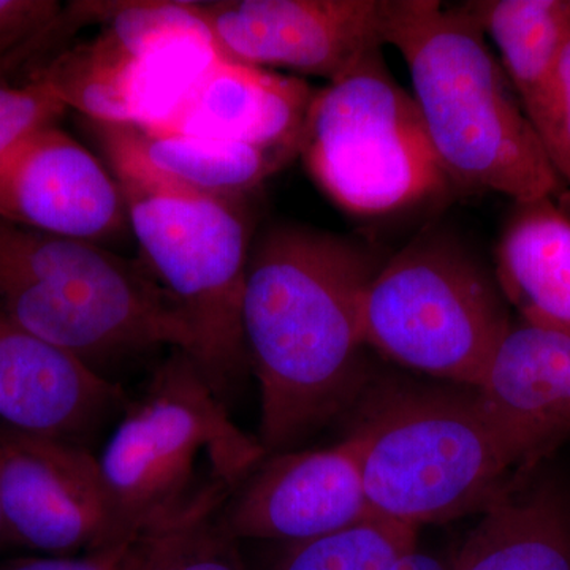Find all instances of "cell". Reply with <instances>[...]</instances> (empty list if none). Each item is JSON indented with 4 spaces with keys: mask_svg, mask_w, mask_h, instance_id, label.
Wrapping results in <instances>:
<instances>
[{
    "mask_svg": "<svg viewBox=\"0 0 570 570\" xmlns=\"http://www.w3.org/2000/svg\"><path fill=\"white\" fill-rule=\"evenodd\" d=\"M538 135L554 170L570 186V40L554 70L549 108Z\"/></svg>",
    "mask_w": 570,
    "mask_h": 570,
    "instance_id": "cell-24",
    "label": "cell"
},
{
    "mask_svg": "<svg viewBox=\"0 0 570 570\" xmlns=\"http://www.w3.org/2000/svg\"><path fill=\"white\" fill-rule=\"evenodd\" d=\"M0 219L99 243L122 230L127 214L115 176L52 124L0 159Z\"/></svg>",
    "mask_w": 570,
    "mask_h": 570,
    "instance_id": "cell-12",
    "label": "cell"
},
{
    "mask_svg": "<svg viewBox=\"0 0 570 570\" xmlns=\"http://www.w3.org/2000/svg\"><path fill=\"white\" fill-rule=\"evenodd\" d=\"M373 517L360 444L266 455L225 501L219 521L235 540L303 542Z\"/></svg>",
    "mask_w": 570,
    "mask_h": 570,
    "instance_id": "cell-11",
    "label": "cell"
},
{
    "mask_svg": "<svg viewBox=\"0 0 570 570\" xmlns=\"http://www.w3.org/2000/svg\"><path fill=\"white\" fill-rule=\"evenodd\" d=\"M382 40L407 66L412 99L456 193L512 202L560 193L564 183L464 3L384 0Z\"/></svg>",
    "mask_w": 570,
    "mask_h": 570,
    "instance_id": "cell-2",
    "label": "cell"
},
{
    "mask_svg": "<svg viewBox=\"0 0 570 570\" xmlns=\"http://www.w3.org/2000/svg\"><path fill=\"white\" fill-rule=\"evenodd\" d=\"M395 570H450L449 566L425 551L412 550L400 562Z\"/></svg>",
    "mask_w": 570,
    "mask_h": 570,
    "instance_id": "cell-26",
    "label": "cell"
},
{
    "mask_svg": "<svg viewBox=\"0 0 570 570\" xmlns=\"http://www.w3.org/2000/svg\"><path fill=\"white\" fill-rule=\"evenodd\" d=\"M62 9L56 0H0V80H26L45 61Z\"/></svg>",
    "mask_w": 570,
    "mask_h": 570,
    "instance_id": "cell-22",
    "label": "cell"
},
{
    "mask_svg": "<svg viewBox=\"0 0 570 570\" xmlns=\"http://www.w3.org/2000/svg\"><path fill=\"white\" fill-rule=\"evenodd\" d=\"M482 513L450 570H570V517L549 491L510 487Z\"/></svg>",
    "mask_w": 570,
    "mask_h": 570,
    "instance_id": "cell-19",
    "label": "cell"
},
{
    "mask_svg": "<svg viewBox=\"0 0 570 570\" xmlns=\"http://www.w3.org/2000/svg\"><path fill=\"white\" fill-rule=\"evenodd\" d=\"M99 459L105 485L132 538L163 527L214 482L198 463L238 489L266 459L261 441L236 426L197 362L171 351L127 403Z\"/></svg>",
    "mask_w": 570,
    "mask_h": 570,
    "instance_id": "cell-6",
    "label": "cell"
},
{
    "mask_svg": "<svg viewBox=\"0 0 570 570\" xmlns=\"http://www.w3.org/2000/svg\"><path fill=\"white\" fill-rule=\"evenodd\" d=\"M92 124L105 153L122 154L168 181L220 197L253 194L288 160L245 142Z\"/></svg>",
    "mask_w": 570,
    "mask_h": 570,
    "instance_id": "cell-17",
    "label": "cell"
},
{
    "mask_svg": "<svg viewBox=\"0 0 570 570\" xmlns=\"http://www.w3.org/2000/svg\"><path fill=\"white\" fill-rule=\"evenodd\" d=\"M6 542H9V540H7L6 530H3L2 515H0V546Z\"/></svg>",
    "mask_w": 570,
    "mask_h": 570,
    "instance_id": "cell-28",
    "label": "cell"
},
{
    "mask_svg": "<svg viewBox=\"0 0 570 570\" xmlns=\"http://www.w3.org/2000/svg\"><path fill=\"white\" fill-rule=\"evenodd\" d=\"M417 549V530L370 517L332 534L285 543L269 570H395Z\"/></svg>",
    "mask_w": 570,
    "mask_h": 570,
    "instance_id": "cell-21",
    "label": "cell"
},
{
    "mask_svg": "<svg viewBox=\"0 0 570 570\" xmlns=\"http://www.w3.org/2000/svg\"><path fill=\"white\" fill-rule=\"evenodd\" d=\"M314 94L299 78L220 55L153 132L245 142L292 159Z\"/></svg>",
    "mask_w": 570,
    "mask_h": 570,
    "instance_id": "cell-15",
    "label": "cell"
},
{
    "mask_svg": "<svg viewBox=\"0 0 570 570\" xmlns=\"http://www.w3.org/2000/svg\"><path fill=\"white\" fill-rule=\"evenodd\" d=\"M135 561H137V553H135ZM137 570H140V569H138V561H137Z\"/></svg>",
    "mask_w": 570,
    "mask_h": 570,
    "instance_id": "cell-29",
    "label": "cell"
},
{
    "mask_svg": "<svg viewBox=\"0 0 570 570\" xmlns=\"http://www.w3.org/2000/svg\"><path fill=\"white\" fill-rule=\"evenodd\" d=\"M66 111L40 82L0 80V159L37 130L58 124Z\"/></svg>",
    "mask_w": 570,
    "mask_h": 570,
    "instance_id": "cell-23",
    "label": "cell"
},
{
    "mask_svg": "<svg viewBox=\"0 0 570 570\" xmlns=\"http://www.w3.org/2000/svg\"><path fill=\"white\" fill-rule=\"evenodd\" d=\"M472 392L521 460L532 463L570 434V335L510 321Z\"/></svg>",
    "mask_w": 570,
    "mask_h": 570,
    "instance_id": "cell-14",
    "label": "cell"
},
{
    "mask_svg": "<svg viewBox=\"0 0 570 570\" xmlns=\"http://www.w3.org/2000/svg\"><path fill=\"white\" fill-rule=\"evenodd\" d=\"M491 265L517 317L570 335V217L554 197L512 202Z\"/></svg>",
    "mask_w": 570,
    "mask_h": 570,
    "instance_id": "cell-16",
    "label": "cell"
},
{
    "mask_svg": "<svg viewBox=\"0 0 570 570\" xmlns=\"http://www.w3.org/2000/svg\"><path fill=\"white\" fill-rule=\"evenodd\" d=\"M234 493L214 482L193 504L135 542L140 570H246L219 513Z\"/></svg>",
    "mask_w": 570,
    "mask_h": 570,
    "instance_id": "cell-20",
    "label": "cell"
},
{
    "mask_svg": "<svg viewBox=\"0 0 570 570\" xmlns=\"http://www.w3.org/2000/svg\"><path fill=\"white\" fill-rule=\"evenodd\" d=\"M510 321L493 265L444 227H426L385 258L363 296L367 348L469 389Z\"/></svg>",
    "mask_w": 570,
    "mask_h": 570,
    "instance_id": "cell-8",
    "label": "cell"
},
{
    "mask_svg": "<svg viewBox=\"0 0 570 570\" xmlns=\"http://www.w3.org/2000/svg\"><path fill=\"white\" fill-rule=\"evenodd\" d=\"M539 132L551 82L570 40V0H472L464 2Z\"/></svg>",
    "mask_w": 570,
    "mask_h": 570,
    "instance_id": "cell-18",
    "label": "cell"
},
{
    "mask_svg": "<svg viewBox=\"0 0 570 570\" xmlns=\"http://www.w3.org/2000/svg\"><path fill=\"white\" fill-rule=\"evenodd\" d=\"M352 436L373 515L417 531L483 512L527 464L474 392L397 390L374 401Z\"/></svg>",
    "mask_w": 570,
    "mask_h": 570,
    "instance_id": "cell-5",
    "label": "cell"
},
{
    "mask_svg": "<svg viewBox=\"0 0 570 570\" xmlns=\"http://www.w3.org/2000/svg\"><path fill=\"white\" fill-rule=\"evenodd\" d=\"M384 0H219L197 13L235 61L335 81L366 51L384 47Z\"/></svg>",
    "mask_w": 570,
    "mask_h": 570,
    "instance_id": "cell-10",
    "label": "cell"
},
{
    "mask_svg": "<svg viewBox=\"0 0 570 570\" xmlns=\"http://www.w3.org/2000/svg\"><path fill=\"white\" fill-rule=\"evenodd\" d=\"M298 154L318 189L352 216H392L459 194L382 47L316 89Z\"/></svg>",
    "mask_w": 570,
    "mask_h": 570,
    "instance_id": "cell-7",
    "label": "cell"
},
{
    "mask_svg": "<svg viewBox=\"0 0 570 570\" xmlns=\"http://www.w3.org/2000/svg\"><path fill=\"white\" fill-rule=\"evenodd\" d=\"M126 406L121 385L0 313L2 425L88 448Z\"/></svg>",
    "mask_w": 570,
    "mask_h": 570,
    "instance_id": "cell-13",
    "label": "cell"
},
{
    "mask_svg": "<svg viewBox=\"0 0 570 570\" xmlns=\"http://www.w3.org/2000/svg\"><path fill=\"white\" fill-rule=\"evenodd\" d=\"M149 275L195 336L193 358L225 404L249 370L243 294L254 242L247 197L187 189L118 153H105Z\"/></svg>",
    "mask_w": 570,
    "mask_h": 570,
    "instance_id": "cell-4",
    "label": "cell"
},
{
    "mask_svg": "<svg viewBox=\"0 0 570 570\" xmlns=\"http://www.w3.org/2000/svg\"><path fill=\"white\" fill-rule=\"evenodd\" d=\"M384 261L365 239L311 225L254 236L242 321L266 455L291 452L351 406L365 381L363 296Z\"/></svg>",
    "mask_w": 570,
    "mask_h": 570,
    "instance_id": "cell-1",
    "label": "cell"
},
{
    "mask_svg": "<svg viewBox=\"0 0 570 570\" xmlns=\"http://www.w3.org/2000/svg\"><path fill=\"white\" fill-rule=\"evenodd\" d=\"M554 200H557V204L560 206L562 212L568 214L570 217V186L562 187L560 193L554 195Z\"/></svg>",
    "mask_w": 570,
    "mask_h": 570,
    "instance_id": "cell-27",
    "label": "cell"
},
{
    "mask_svg": "<svg viewBox=\"0 0 570 570\" xmlns=\"http://www.w3.org/2000/svg\"><path fill=\"white\" fill-rule=\"evenodd\" d=\"M0 515L10 543L80 557L135 542L99 459L77 442L0 425Z\"/></svg>",
    "mask_w": 570,
    "mask_h": 570,
    "instance_id": "cell-9",
    "label": "cell"
},
{
    "mask_svg": "<svg viewBox=\"0 0 570 570\" xmlns=\"http://www.w3.org/2000/svg\"><path fill=\"white\" fill-rule=\"evenodd\" d=\"M0 313L100 374L116 360L157 347L195 354L189 322L149 272L97 243L6 219Z\"/></svg>",
    "mask_w": 570,
    "mask_h": 570,
    "instance_id": "cell-3",
    "label": "cell"
},
{
    "mask_svg": "<svg viewBox=\"0 0 570 570\" xmlns=\"http://www.w3.org/2000/svg\"><path fill=\"white\" fill-rule=\"evenodd\" d=\"M135 542L80 557L21 558L0 566V570H126Z\"/></svg>",
    "mask_w": 570,
    "mask_h": 570,
    "instance_id": "cell-25",
    "label": "cell"
}]
</instances>
